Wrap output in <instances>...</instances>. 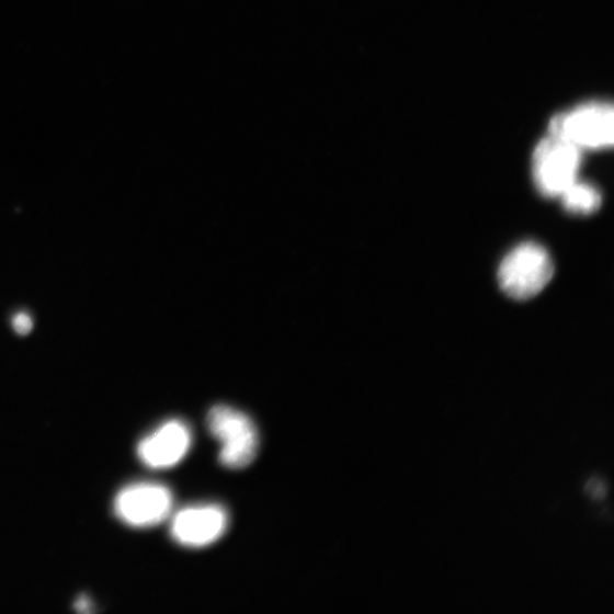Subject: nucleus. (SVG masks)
<instances>
[{
  "label": "nucleus",
  "mask_w": 614,
  "mask_h": 614,
  "mask_svg": "<svg viewBox=\"0 0 614 614\" xmlns=\"http://www.w3.org/2000/svg\"><path fill=\"white\" fill-rule=\"evenodd\" d=\"M587 491L591 498L602 500L606 497V485L603 480L593 478L588 482Z\"/></svg>",
  "instance_id": "nucleus-9"
},
{
  "label": "nucleus",
  "mask_w": 614,
  "mask_h": 614,
  "mask_svg": "<svg viewBox=\"0 0 614 614\" xmlns=\"http://www.w3.org/2000/svg\"><path fill=\"white\" fill-rule=\"evenodd\" d=\"M14 330L19 333H27L33 329V319L26 314H18L13 318Z\"/></svg>",
  "instance_id": "nucleus-10"
},
{
  "label": "nucleus",
  "mask_w": 614,
  "mask_h": 614,
  "mask_svg": "<svg viewBox=\"0 0 614 614\" xmlns=\"http://www.w3.org/2000/svg\"><path fill=\"white\" fill-rule=\"evenodd\" d=\"M582 150L547 134L535 147L532 171L535 186L546 197H559L578 179Z\"/></svg>",
  "instance_id": "nucleus-4"
},
{
  "label": "nucleus",
  "mask_w": 614,
  "mask_h": 614,
  "mask_svg": "<svg viewBox=\"0 0 614 614\" xmlns=\"http://www.w3.org/2000/svg\"><path fill=\"white\" fill-rule=\"evenodd\" d=\"M555 264L536 242L520 243L502 261L498 281L511 298L526 300L537 296L552 281Z\"/></svg>",
  "instance_id": "nucleus-2"
},
{
  "label": "nucleus",
  "mask_w": 614,
  "mask_h": 614,
  "mask_svg": "<svg viewBox=\"0 0 614 614\" xmlns=\"http://www.w3.org/2000/svg\"><path fill=\"white\" fill-rule=\"evenodd\" d=\"M565 209L575 215L594 214L602 205V195L593 184L579 178L559 196Z\"/></svg>",
  "instance_id": "nucleus-8"
},
{
  "label": "nucleus",
  "mask_w": 614,
  "mask_h": 614,
  "mask_svg": "<svg viewBox=\"0 0 614 614\" xmlns=\"http://www.w3.org/2000/svg\"><path fill=\"white\" fill-rule=\"evenodd\" d=\"M229 516L219 505L180 510L171 522V536L182 546L200 548L219 541L227 531Z\"/></svg>",
  "instance_id": "nucleus-6"
},
{
  "label": "nucleus",
  "mask_w": 614,
  "mask_h": 614,
  "mask_svg": "<svg viewBox=\"0 0 614 614\" xmlns=\"http://www.w3.org/2000/svg\"><path fill=\"white\" fill-rule=\"evenodd\" d=\"M547 134L569 141L582 151L605 149L614 140V112L610 103L579 104L549 120Z\"/></svg>",
  "instance_id": "nucleus-1"
},
{
  "label": "nucleus",
  "mask_w": 614,
  "mask_h": 614,
  "mask_svg": "<svg viewBox=\"0 0 614 614\" xmlns=\"http://www.w3.org/2000/svg\"><path fill=\"white\" fill-rule=\"evenodd\" d=\"M76 609L82 613H89L91 611V602L88 598H80L76 603Z\"/></svg>",
  "instance_id": "nucleus-11"
},
{
  "label": "nucleus",
  "mask_w": 614,
  "mask_h": 614,
  "mask_svg": "<svg viewBox=\"0 0 614 614\" xmlns=\"http://www.w3.org/2000/svg\"><path fill=\"white\" fill-rule=\"evenodd\" d=\"M173 508L171 490L161 484L139 482L122 489L114 501L116 516L135 528H149L168 519Z\"/></svg>",
  "instance_id": "nucleus-5"
},
{
  "label": "nucleus",
  "mask_w": 614,
  "mask_h": 614,
  "mask_svg": "<svg viewBox=\"0 0 614 614\" xmlns=\"http://www.w3.org/2000/svg\"><path fill=\"white\" fill-rule=\"evenodd\" d=\"M211 435L223 444L220 463L228 469L249 467L259 452L258 429L249 416L227 406H217L207 414Z\"/></svg>",
  "instance_id": "nucleus-3"
},
{
  "label": "nucleus",
  "mask_w": 614,
  "mask_h": 614,
  "mask_svg": "<svg viewBox=\"0 0 614 614\" xmlns=\"http://www.w3.org/2000/svg\"><path fill=\"white\" fill-rule=\"evenodd\" d=\"M193 443L190 425L181 420H170L138 445L141 463L151 469H169L187 455Z\"/></svg>",
  "instance_id": "nucleus-7"
}]
</instances>
